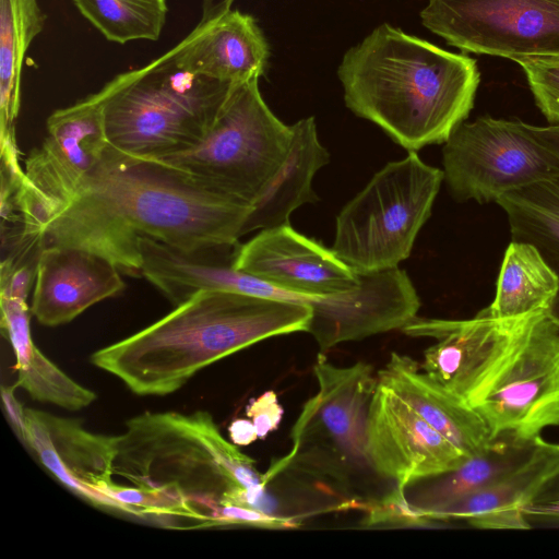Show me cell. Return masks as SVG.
Listing matches in <instances>:
<instances>
[{
    "mask_svg": "<svg viewBox=\"0 0 559 559\" xmlns=\"http://www.w3.org/2000/svg\"><path fill=\"white\" fill-rule=\"evenodd\" d=\"M252 209L163 159L127 154L108 143L37 237L43 246L81 248L120 271L141 274L142 238L185 252L234 247Z\"/></svg>",
    "mask_w": 559,
    "mask_h": 559,
    "instance_id": "6da1fadb",
    "label": "cell"
},
{
    "mask_svg": "<svg viewBox=\"0 0 559 559\" xmlns=\"http://www.w3.org/2000/svg\"><path fill=\"white\" fill-rule=\"evenodd\" d=\"M21 440L46 469L80 498L97 508L138 516L109 493L115 484L119 436L94 433L78 419L25 408Z\"/></svg>",
    "mask_w": 559,
    "mask_h": 559,
    "instance_id": "9a60e30c",
    "label": "cell"
},
{
    "mask_svg": "<svg viewBox=\"0 0 559 559\" xmlns=\"http://www.w3.org/2000/svg\"><path fill=\"white\" fill-rule=\"evenodd\" d=\"M491 439L534 440L559 426V328L542 313L472 406Z\"/></svg>",
    "mask_w": 559,
    "mask_h": 559,
    "instance_id": "7c38bea8",
    "label": "cell"
},
{
    "mask_svg": "<svg viewBox=\"0 0 559 559\" xmlns=\"http://www.w3.org/2000/svg\"><path fill=\"white\" fill-rule=\"evenodd\" d=\"M528 518L559 519V472L522 508Z\"/></svg>",
    "mask_w": 559,
    "mask_h": 559,
    "instance_id": "4dcf8cb0",
    "label": "cell"
},
{
    "mask_svg": "<svg viewBox=\"0 0 559 559\" xmlns=\"http://www.w3.org/2000/svg\"><path fill=\"white\" fill-rule=\"evenodd\" d=\"M107 145L96 93L48 117L46 139L25 160L20 190L23 238L38 240L43 224L67 202Z\"/></svg>",
    "mask_w": 559,
    "mask_h": 559,
    "instance_id": "30bf717a",
    "label": "cell"
},
{
    "mask_svg": "<svg viewBox=\"0 0 559 559\" xmlns=\"http://www.w3.org/2000/svg\"><path fill=\"white\" fill-rule=\"evenodd\" d=\"M366 451L379 477L405 489L457 468L467 457L392 390L378 381L370 403Z\"/></svg>",
    "mask_w": 559,
    "mask_h": 559,
    "instance_id": "5bb4252c",
    "label": "cell"
},
{
    "mask_svg": "<svg viewBox=\"0 0 559 559\" xmlns=\"http://www.w3.org/2000/svg\"><path fill=\"white\" fill-rule=\"evenodd\" d=\"M235 0H202L201 23L221 16L231 9Z\"/></svg>",
    "mask_w": 559,
    "mask_h": 559,
    "instance_id": "e575fe53",
    "label": "cell"
},
{
    "mask_svg": "<svg viewBox=\"0 0 559 559\" xmlns=\"http://www.w3.org/2000/svg\"><path fill=\"white\" fill-rule=\"evenodd\" d=\"M313 373L318 391L292 427L290 452L263 474L267 484L295 469L345 487L357 472L372 471L366 451L368 413L378 383L372 366H335L321 352Z\"/></svg>",
    "mask_w": 559,
    "mask_h": 559,
    "instance_id": "ba28073f",
    "label": "cell"
},
{
    "mask_svg": "<svg viewBox=\"0 0 559 559\" xmlns=\"http://www.w3.org/2000/svg\"><path fill=\"white\" fill-rule=\"evenodd\" d=\"M420 20L464 51L515 62L559 56V0H428Z\"/></svg>",
    "mask_w": 559,
    "mask_h": 559,
    "instance_id": "8fae6325",
    "label": "cell"
},
{
    "mask_svg": "<svg viewBox=\"0 0 559 559\" xmlns=\"http://www.w3.org/2000/svg\"><path fill=\"white\" fill-rule=\"evenodd\" d=\"M123 289L120 270L109 260L76 247L46 245L37 260L31 313L46 326L66 324Z\"/></svg>",
    "mask_w": 559,
    "mask_h": 559,
    "instance_id": "ac0fdd59",
    "label": "cell"
},
{
    "mask_svg": "<svg viewBox=\"0 0 559 559\" xmlns=\"http://www.w3.org/2000/svg\"><path fill=\"white\" fill-rule=\"evenodd\" d=\"M377 377L466 456L478 454L492 440L481 416L420 371L409 356L392 353Z\"/></svg>",
    "mask_w": 559,
    "mask_h": 559,
    "instance_id": "44dd1931",
    "label": "cell"
},
{
    "mask_svg": "<svg viewBox=\"0 0 559 559\" xmlns=\"http://www.w3.org/2000/svg\"><path fill=\"white\" fill-rule=\"evenodd\" d=\"M496 202L512 239L534 246L559 275V176L511 190Z\"/></svg>",
    "mask_w": 559,
    "mask_h": 559,
    "instance_id": "4316f807",
    "label": "cell"
},
{
    "mask_svg": "<svg viewBox=\"0 0 559 559\" xmlns=\"http://www.w3.org/2000/svg\"><path fill=\"white\" fill-rule=\"evenodd\" d=\"M344 293L307 297L308 332L322 353L350 341L402 329L417 317L420 300L407 273L395 266L358 274Z\"/></svg>",
    "mask_w": 559,
    "mask_h": 559,
    "instance_id": "2e32d148",
    "label": "cell"
},
{
    "mask_svg": "<svg viewBox=\"0 0 559 559\" xmlns=\"http://www.w3.org/2000/svg\"><path fill=\"white\" fill-rule=\"evenodd\" d=\"M540 314L502 319L481 310L468 320L416 317L401 330L436 340L424 352V372L473 406Z\"/></svg>",
    "mask_w": 559,
    "mask_h": 559,
    "instance_id": "4fadbf2b",
    "label": "cell"
},
{
    "mask_svg": "<svg viewBox=\"0 0 559 559\" xmlns=\"http://www.w3.org/2000/svg\"><path fill=\"white\" fill-rule=\"evenodd\" d=\"M546 314L559 328V289Z\"/></svg>",
    "mask_w": 559,
    "mask_h": 559,
    "instance_id": "d590c367",
    "label": "cell"
},
{
    "mask_svg": "<svg viewBox=\"0 0 559 559\" xmlns=\"http://www.w3.org/2000/svg\"><path fill=\"white\" fill-rule=\"evenodd\" d=\"M443 171L416 152L388 163L336 217L331 249L357 274L397 266L431 215Z\"/></svg>",
    "mask_w": 559,
    "mask_h": 559,
    "instance_id": "8992f818",
    "label": "cell"
},
{
    "mask_svg": "<svg viewBox=\"0 0 559 559\" xmlns=\"http://www.w3.org/2000/svg\"><path fill=\"white\" fill-rule=\"evenodd\" d=\"M526 75L536 105L552 124H559V56L516 61Z\"/></svg>",
    "mask_w": 559,
    "mask_h": 559,
    "instance_id": "f1b7e54d",
    "label": "cell"
},
{
    "mask_svg": "<svg viewBox=\"0 0 559 559\" xmlns=\"http://www.w3.org/2000/svg\"><path fill=\"white\" fill-rule=\"evenodd\" d=\"M234 266L282 290L306 297L344 293L359 275L330 248L289 224L264 228L238 245Z\"/></svg>",
    "mask_w": 559,
    "mask_h": 559,
    "instance_id": "e0dca14e",
    "label": "cell"
},
{
    "mask_svg": "<svg viewBox=\"0 0 559 559\" xmlns=\"http://www.w3.org/2000/svg\"><path fill=\"white\" fill-rule=\"evenodd\" d=\"M37 0H0V134L14 131L26 51L45 27Z\"/></svg>",
    "mask_w": 559,
    "mask_h": 559,
    "instance_id": "484cf974",
    "label": "cell"
},
{
    "mask_svg": "<svg viewBox=\"0 0 559 559\" xmlns=\"http://www.w3.org/2000/svg\"><path fill=\"white\" fill-rule=\"evenodd\" d=\"M540 440L542 437L524 440L509 435L495 438L457 468L412 484L416 489L406 499L425 524L427 513L487 487L523 464Z\"/></svg>",
    "mask_w": 559,
    "mask_h": 559,
    "instance_id": "7402d4cb",
    "label": "cell"
},
{
    "mask_svg": "<svg viewBox=\"0 0 559 559\" xmlns=\"http://www.w3.org/2000/svg\"><path fill=\"white\" fill-rule=\"evenodd\" d=\"M337 75L346 107L408 152L443 144L467 118L480 80L474 59L390 24L350 47Z\"/></svg>",
    "mask_w": 559,
    "mask_h": 559,
    "instance_id": "3957f363",
    "label": "cell"
},
{
    "mask_svg": "<svg viewBox=\"0 0 559 559\" xmlns=\"http://www.w3.org/2000/svg\"><path fill=\"white\" fill-rule=\"evenodd\" d=\"M246 413L251 418L258 437L263 439L269 432L277 428L284 409L276 393L266 391L248 405Z\"/></svg>",
    "mask_w": 559,
    "mask_h": 559,
    "instance_id": "f546056e",
    "label": "cell"
},
{
    "mask_svg": "<svg viewBox=\"0 0 559 559\" xmlns=\"http://www.w3.org/2000/svg\"><path fill=\"white\" fill-rule=\"evenodd\" d=\"M558 472L559 444L542 439L533 455L523 464L487 487L427 513L425 521L465 520L477 528H530L522 508Z\"/></svg>",
    "mask_w": 559,
    "mask_h": 559,
    "instance_id": "ffe728a7",
    "label": "cell"
},
{
    "mask_svg": "<svg viewBox=\"0 0 559 559\" xmlns=\"http://www.w3.org/2000/svg\"><path fill=\"white\" fill-rule=\"evenodd\" d=\"M292 126L269 108L259 79L233 85L213 127L194 147L163 159L212 190L253 206L290 151Z\"/></svg>",
    "mask_w": 559,
    "mask_h": 559,
    "instance_id": "52a82bcc",
    "label": "cell"
},
{
    "mask_svg": "<svg viewBox=\"0 0 559 559\" xmlns=\"http://www.w3.org/2000/svg\"><path fill=\"white\" fill-rule=\"evenodd\" d=\"M100 34L117 44L157 40L165 26L166 0H72Z\"/></svg>",
    "mask_w": 559,
    "mask_h": 559,
    "instance_id": "83f0119b",
    "label": "cell"
},
{
    "mask_svg": "<svg viewBox=\"0 0 559 559\" xmlns=\"http://www.w3.org/2000/svg\"><path fill=\"white\" fill-rule=\"evenodd\" d=\"M292 130V146L287 159L253 205L245 234L289 224V216L297 207L318 201L312 189V179L329 163V152L319 141L313 117L297 121Z\"/></svg>",
    "mask_w": 559,
    "mask_h": 559,
    "instance_id": "603a6c76",
    "label": "cell"
},
{
    "mask_svg": "<svg viewBox=\"0 0 559 559\" xmlns=\"http://www.w3.org/2000/svg\"><path fill=\"white\" fill-rule=\"evenodd\" d=\"M233 85L180 69L166 51L96 92L107 141L148 158L188 151L209 133Z\"/></svg>",
    "mask_w": 559,
    "mask_h": 559,
    "instance_id": "5b68a950",
    "label": "cell"
},
{
    "mask_svg": "<svg viewBox=\"0 0 559 559\" xmlns=\"http://www.w3.org/2000/svg\"><path fill=\"white\" fill-rule=\"evenodd\" d=\"M559 289V275L532 245L513 240L507 248L496 295L483 309L493 318L547 312Z\"/></svg>",
    "mask_w": 559,
    "mask_h": 559,
    "instance_id": "d4e9b609",
    "label": "cell"
},
{
    "mask_svg": "<svg viewBox=\"0 0 559 559\" xmlns=\"http://www.w3.org/2000/svg\"><path fill=\"white\" fill-rule=\"evenodd\" d=\"M306 304L235 292H199L91 361L138 395H166L201 369L269 337L308 332Z\"/></svg>",
    "mask_w": 559,
    "mask_h": 559,
    "instance_id": "277c9868",
    "label": "cell"
},
{
    "mask_svg": "<svg viewBox=\"0 0 559 559\" xmlns=\"http://www.w3.org/2000/svg\"><path fill=\"white\" fill-rule=\"evenodd\" d=\"M114 475L116 500L140 518H173L192 527H218L224 507L276 513L254 461L229 443L204 411L185 415L145 412L126 423L119 436Z\"/></svg>",
    "mask_w": 559,
    "mask_h": 559,
    "instance_id": "7a4b0ae2",
    "label": "cell"
},
{
    "mask_svg": "<svg viewBox=\"0 0 559 559\" xmlns=\"http://www.w3.org/2000/svg\"><path fill=\"white\" fill-rule=\"evenodd\" d=\"M168 52L191 74L236 84L264 74L270 47L252 15L230 9L200 22Z\"/></svg>",
    "mask_w": 559,
    "mask_h": 559,
    "instance_id": "d6986e66",
    "label": "cell"
},
{
    "mask_svg": "<svg viewBox=\"0 0 559 559\" xmlns=\"http://www.w3.org/2000/svg\"><path fill=\"white\" fill-rule=\"evenodd\" d=\"M16 386L2 385V401L9 421L20 439L23 437L25 424V408L19 403L13 394Z\"/></svg>",
    "mask_w": 559,
    "mask_h": 559,
    "instance_id": "1f68e13d",
    "label": "cell"
},
{
    "mask_svg": "<svg viewBox=\"0 0 559 559\" xmlns=\"http://www.w3.org/2000/svg\"><path fill=\"white\" fill-rule=\"evenodd\" d=\"M443 144V180L460 202H496L511 190L559 176V158L522 121H463Z\"/></svg>",
    "mask_w": 559,
    "mask_h": 559,
    "instance_id": "9c48e42d",
    "label": "cell"
},
{
    "mask_svg": "<svg viewBox=\"0 0 559 559\" xmlns=\"http://www.w3.org/2000/svg\"><path fill=\"white\" fill-rule=\"evenodd\" d=\"M532 136L559 158V124L538 127L526 123Z\"/></svg>",
    "mask_w": 559,
    "mask_h": 559,
    "instance_id": "d6a6232c",
    "label": "cell"
},
{
    "mask_svg": "<svg viewBox=\"0 0 559 559\" xmlns=\"http://www.w3.org/2000/svg\"><path fill=\"white\" fill-rule=\"evenodd\" d=\"M1 329L10 341L16 364L17 381L36 401L78 411L96 400L94 391L79 384L49 360L31 337L26 299L0 296Z\"/></svg>",
    "mask_w": 559,
    "mask_h": 559,
    "instance_id": "cb8c5ba5",
    "label": "cell"
},
{
    "mask_svg": "<svg viewBox=\"0 0 559 559\" xmlns=\"http://www.w3.org/2000/svg\"><path fill=\"white\" fill-rule=\"evenodd\" d=\"M228 431L233 443L236 445H248L259 438L253 423L247 419L234 420Z\"/></svg>",
    "mask_w": 559,
    "mask_h": 559,
    "instance_id": "836d02e7",
    "label": "cell"
}]
</instances>
